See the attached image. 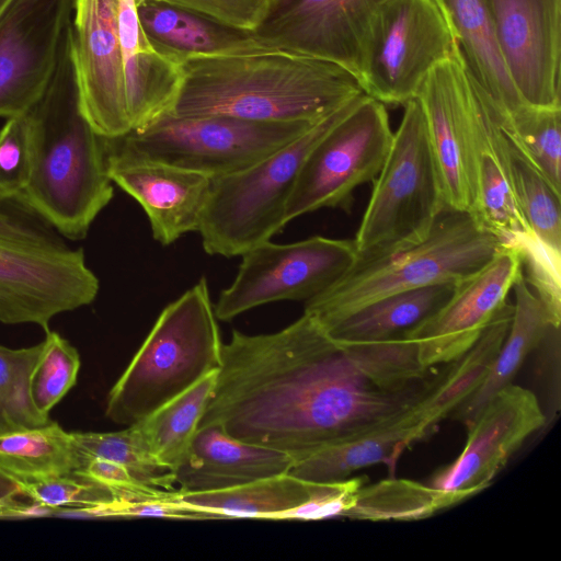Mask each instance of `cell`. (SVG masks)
Returning <instances> with one entry per match:
<instances>
[{
    "label": "cell",
    "mask_w": 561,
    "mask_h": 561,
    "mask_svg": "<svg viewBox=\"0 0 561 561\" xmlns=\"http://www.w3.org/2000/svg\"><path fill=\"white\" fill-rule=\"evenodd\" d=\"M449 367L424 366L408 337L336 340L304 312L274 333L232 332L198 427L218 424L297 460L415 408Z\"/></svg>",
    "instance_id": "6da1fadb"
},
{
    "label": "cell",
    "mask_w": 561,
    "mask_h": 561,
    "mask_svg": "<svg viewBox=\"0 0 561 561\" xmlns=\"http://www.w3.org/2000/svg\"><path fill=\"white\" fill-rule=\"evenodd\" d=\"M176 117L227 115L260 122H317L364 92L345 69L280 49L184 58Z\"/></svg>",
    "instance_id": "7a4b0ae2"
},
{
    "label": "cell",
    "mask_w": 561,
    "mask_h": 561,
    "mask_svg": "<svg viewBox=\"0 0 561 561\" xmlns=\"http://www.w3.org/2000/svg\"><path fill=\"white\" fill-rule=\"evenodd\" d=\"M28 114L32 169L15 201L59 234L83 239L112 201L114 188L106 168V138L80 111L70 35L44 95Z\"/></svg>",
    "instance_id": "3957f363"
},
{
    "label": "cell",
    "mask_w": 561,
    "mask_h": 561,
    "mask_svg": "<svg viewBox=\"0 0 561 561\" xmlns=\"http://www.w3.org/2000/svg\"><path fill=\"white\" fill-rule=\"evenodd\" d=\"M503 241L469 211L446 208L422 242L356 265L337 283L305 302L304 312L325 331L386 296L454 283L483 267Z\"/></svg>",
    "instance_id": "277c9868"
},
{
    "label": "cell",
    "mask_w": 561,
    "mask_h": 561,
    "mask_svg": "<svg viewBox=\"0 0 561 561\" xmlns=\"http://www.w3.org/2000/svg\"><path fill=\"white\" fill-rule=\"evenodd\" d=\"M222 342L201 278L159 314L149 334L114 383L105 415L121 425L139 422L221 366Z\"/></svg>",
    "instance_id": "5b68a950"
},
{
    "label": "cell",
    "mask_w": 561,
    "mask_h": 561,
    "mask_svg": "<svg viewBox=\"0 0 561 561\" xmlns=\"http://www.w3.org/2000/svg\"><path fill=\"white\" fill-rule=\"evenodd\" d=\"M403 107L353 240L358 261L379 259L422 242L446 209L421 104L413 98Z\"/></svg>",
    "instance_id": "8992f818"
},
{
    "label": "cell",
    "mask_w": 561,
    "mask_h": 561,
    "mask_svg": "<svg viewBox=\"0 0 561 561\" xmlns=\"http://www.w3.org/2000/svg\"><path fill=\"white\" fill-rule=\"evenodd\" d=\"M356 96L255 164L211 179L198 229L206 253L241 256L283 230L288 224L287 203L307 156L348 112Z\"/></svg>",
    "instance_id": "52a82bcc"
},
{
    "label": "cell",
    "mask_w": 561,
    "mask_h": 561,
    "mask_svg": "<svg viewBox=\"0 0 561 561\" xmlns=\"http://www.w3.org/2000/svg\"><path fill=\"white\" fill-rule=\"evenodd\" d=\"M317 122L163 115L144 128L106 138V152L122 160L167 164L213 179L255 164Z\"/></svg>",
    "instance_id": "ba28073f"
},
{
    "label": "cell",
    "mask_w": 561,
    "mask_h": 561,
    "mask_svg": "<svg viewBox=\"0 0 561 561\" xmlns=\"http://www.w3.org/2000/svg\"><path fill=\"white\" fill-rule=\"evenodd\" d=\"M393 131L386 105L362 92L307 156L286 207L287 222L321 208H348L378 175Z\"/></svg>",
    "instance_id": "9c48e42d"
},
{
    "label": "cell",
    "mask_w": 561,
    "mask_h": 561,
    "mask_svg": "<svg viewBox=\"0 0 561 561\" xmlns=\"http://www.w3.org/2000/svg\"><path fill=\"white\" fill-rule=\"evenodd\" d=\"M241 256L236 278L214 306L217 320L230 321L274 301L306 302L337 283L358 262L353 240L322 236L286 244L267 240Z\"/></svg>",
    "instance_id": "30bf717a"
},
{
    "label": "cell",
    "mask_w": 561,
    "mask_h": 561,
    "mask_svg": "<svg viewBox=\"0 0 561 561\" xmlns=\"http://www.w3.org/2000/svg\"><path fill=\"white\" fill-rule=\"evenodd\" d=\"M455 45L432 0H386L370 30L359 85L385 105H403Z\"/></svg>",
    "instance_id": "8fae6325"
},
{
    "label": "cell",
    "mask_w": 561,
    "mask_h": 561,
    "mask_svg": "<svg viewBox=\"0 0 561 561\" xmlns=\"http://www.w3.org/2000/svg\"><path fill=\"white\" fill-rule=\"evenodd\" d=\"M99 289L82 249L0 237V322L48 331L54 317L90 305Z\"/></svg>",
    "instance_id": "7c38bea8"
},
{
    "label": "cell",
    "mask_w": 561,
    "mask_h": 561,
    "mask_svg": "<svg viewBox=\"0 0 561 561\" xmlns=\"http://www.w3.org/2000/svg\"><path fill=\"white\" fill-rule=\"evenodd\" d=\"M439 173L446 208L472 213L476 201L473 130L482 94L456 43L416 96Z\"/></svg>",
    "instance_id": "4fadbf2b"
},
{
    "label": "cell",
    "mask_w": 561,
    "mask_h": 561,
    "mask_svg": "<svg viewBox=\"0 0 561 561\" xmlns=\"http://www.w3.org/2000/svg\"><path fill=\"white\" fill-rule=\"evenodd\" d=\"M73 0H12L0 16V117L28 113L68 42Z\"/></svg>",
    "instance_id": "5bb4252c"
},
{
    "label": "cell",
    "mask_w": 561,
    "mask_h": 561,
    "mask_svg": "<svg viewBox=\"0 0 561 561\" xmlns=\"http://www.w3.org/2000/svg\"><path fill=\"white\" fill-rule=\"evenodd\" d=\"M386 0H272L255 31L274 49L339 65L358 82L377 12Z\"/></svg>",
    "instance_id": "9a60e30c"
},
{
    "label": "cell",
    "mask_w": 561,
    "mask_h": 561,
    "mask_svg": "<svg viewBox=\"0 0 561 561\" xmlns=\"http://www.w3.org/2000/svg\"><path fill=\"white\" fill-rule=\"evenodd\" d=\"M70 53L84 118L105 138L129 133L118 0H73Z\"/></svg>",
    "instance_id": "2e32d148"
},
{
    "label": "cell",
    "mask_w": 561,
    "mask_h": 561,
    "mask_svg": "<svg viewBox=\"0 0 561 561\" xmlns=\"http://www.w3.org/2000/svg\"><path fill=\"white\" fill-rule=\"evenodd\" d=\"M546 423L537 396L513 383L497 391L467 425L460 455L428 485L463 501L486 489L526 439Z\"/></svg>",
    "instance_id": "e0dca14e"
},
{
    "label": "cell",
    "mask_w": 561,
    "mask_h": 561,
    "mask_svg": "<svg viewBox=\"0 0 561 561\" xmlns=\"http://www.w3.org/2000/svg\"><path fill=\"white\" fill-rule=\"evenodd\" d=\"M522 273L517 250L503 244L471 276L458 282L446 304L404 337L416 342L424 366H440L462 356L506 306Z\"/></svg>",
    "instance_id": "ac0fdd59"
},
{
    "label": "cell",
    "mask_w": 561,
    "mask_h": 561,
    "mask_svg": "<svg viewBox=\"0 0 561 561\" xmlns=\"http://www.w3.org/2000/svg\"><path fill=\"white\" fill-rule=\"evenodd\" d=\"M107 174L145 210L153 238L169 245L197 231L208 202L211 178L152 162L122 160L106 152Z\"/></svg>",
    "instance_id": "d6986e66"
},
{
    "label": "cell",
    "mask_w": 561,
    "mask_h": 561,
    "mask_svg": "<svg viewBox=\"0 0 561 561\" xmlns=\"http://www.w3.org/2000/svg\"><path fill=\"white\" fill-rule=\"evenodd\" d=\"M451 410L435 389L415 408L355 438L318 449L295 460L291 476L312 482L339 481L374 465H386L394 477L398 459L413 444L431 436Z\"/></svg>",
    "instance_id": "ffe728a7"
},
{
    "label": "cell",
    "mask_w": 561,
    "mask_h": 561,
    "mask_svg": "<svg viewBox=\"0 0 561 561\" xmlns=\"http://www.w3.org/2000/svg\"><path fill=\"white\" fill-rule=\"evenodd\" d=\"M118 34L131 130L171 113L184 81V60L157 49L134 0H118Z\"/></svg>",
    "instance_id": "44dd1931"
},
{
    "label": "cell",
    "mask_w": 561,
    "mask_h": 561,
    "mask_svg": "<svg viewBox=\"0 0 561 561\" xmlns=\"http://www.w3.org/2000/svg\"><path fill=\"white\" fill-rule=\"evenodd\" d=\"M294 462L288 453L237 439L209 424L197 428L174 478L180 492L218 491L288 473Z\"/></svg>",
    "instance_id": "7402d4cb"
},
{
    "label": "cell",
    "mask_w": 561,
    "mask_h": 561,
    "mask_svg": "<svg viewBox=\"0 0 561 561\" xmlns=\"http://www.w3.org/2000/svg\"><path fill=\"white\" fill-rule=\"evenodd\" d=\"M445 19L468 72L488 106L504 127L526 105L502 57L492 0H432Z\"/></svg>",
    "instance_id": "603a6c76"
},
{
    "label": "cell",
    "mask_w": 561,
    "mask_h": 561,
    "mask_svg": "<svg viewBox=\"0 0 561 561\" xmlns=\"http://www.w3.org/2000/svg\"><path fill=\"white\" fill-rule=\"evenodd\" d=\"M476 201L472 215L503 242L530 230L513 188L506 135L482 99L474 130Z\"/></svg>",
    "instance_id": "cb8c5ba5"
},
{
    "label": "cell",
    "mask_w": 561,
    "mask_h": 561,
    "mask_svg": "<svg viewBox=\"0 0 561 561\" xmlns=\"http://www.w3.org/2000/svg\"><path fill=\"white\" fill-rule=\"evenodd\" d=\"M140 24L152 45L184 60L196 54L219 55L264 49L255 32L238 30L164 1L137 7Z\"/></svg>",
    "instance_id": "d4e9b609"
},
{
    "label": "cell",
    "mask_w": 561,
    "mask_h": 561,
    "mask_svg": "<svg viewBox=\"0 0 561 561\" xmlns=\"http://www.w3.org/2000/svg\"><path fill=\"white\" fill-rule=\"evenodd\" d=\"M512 290L515 301L506 336L478 387L451 414L465 426L476 419L497 391L512 383L525 359L548 333L559 330L542 301L527 285L523 271Z\"/></svg>",
    "instance_id": "484cf974"
},
{
    "label": "cell",
    "mask_w": 561,
    "mask_h": 561,
    "mask_svg": "<svg viewBox=\"0 0 561 561\" xmlns=\"http://www.w3.org/2000/svg\"><path fill=\"white\" fill-rule=\"evenodd\" d=\"M455 286L454 283H440L386 296L350 314L327 332L346 342L404 337L446 304Z\"/></svg>",
    "instance_id": "4316f807"
},
{
    "label": "cell",
    "mask_w": 561,
    "mask_h": 561,
    "mask_svg": "<svg viewBox=\"0 0 561 561\" xmlns=\"http://www.w3.org/2000/svg\"><path fill=\"white\" fill-rule=\"evenodd\" d=\"M319 482L283 473L230 489L208 492H180L179 501L210 518L276 519L280 513L308 501Z\"/></svg>",
    "instance_id": "83f0119b"
},
{
    "label": "cell",
    "mask_w": 561,
    "mask_h": 561,
    "mask_svg": "<svg viewBox=\"0 0 561 561\" xmlns=\"http://www.w3.org/2000/svg\"><path fill=\"white\" fill-rule=\"evenodd\" d=\"M82 456L57 422L0 433V469L28 484L77 471Z\"/></svg>",
    "instance_id": "f1b7e54d"
},
{
    "label": "cell",
    "mask_w": 561,
    "mask_h": 561,
    "mask_svg": "<svg viewBox=\"0 0 561 561\" xmlns=\"http://www.w3.org/2000/svg\"><path fill=\"white\" fill-rule=\"evenodd\" d=\"M218 370L136 422L151 455L173 474L183 462L211 397Z\"/></svg>",
    "instance_id": "f546056e"
},
{
    "label": "cell",
    "mask_w": 561,
    "mask_h": 561,
    "mask_svg": "<svg viewBox=\"0 0 561 561\" xmlns=\"http://www.w3.org/2000/svg\"><path fill=\"white\" fill-rule=\"evenodd\" d=\"M506 141L513 188L524 219L541 241L561 251V193L507 136Z\"/></svg>",
    "instance_id": "4dcf8cb0"
},
{
    "label": "cell",
    "mask_w": 561,
    "mask_h": 561,
    "mask_svg": "<svg viewBox=\"0 0 561 561\" xmlns=\"http://www.w3.org/2000/svg\"><path fill=\"white\" fill-rule=\"evenodd\" d=\"M71 435L83 457L119 463L142 484L167 491L176 490L174 474L151 455L135 423L116 432H71Z\"/></svg>",
    "instance_id": "1f68e13d"
},
{
    "label": "cell",
    "mask_w": 561,
    "mask_h": 561,
    "mask_svg": "<svg viewBox=\"0 0 561 561\" xmlns=\"http://www.w3.org/2000/svg\"><path fill=\"white\" fill-rule=\"evenodd\" d=\"M513 144L561 193V105H524L502 127Z\"/></svg>",
    "instance_id": "d6a6232c"
},
{
    "label": "cell",
    "mask_w": 561,
    "mask_h": 561,
    "mask_svg": "<svg viewBox=\"0 0 561 561\" xmlns=\"http://www.w3.org/2000/svg\"><path fill=\"white\" fill-rule=\"evenodd\" d=\"M43 342L31 347L0 345V433L32 428L50 422L34 404L31 377Z\"/></svg>",
    "instance_id": "836d02e7"
},
{
    "label": "cell",
    "mask_w": 561,
    "mask_h": 561,
    "mask_svg": "<svg viewBox=\"0 0 561 561\" xmlns=\"http://www.w3.org/2000/svg\"><path fill=\"white\" fill-rule=\"evenodd\" d=\"M42 342V352L31 377V392L37 410L48 415L76 385L80 356L77 348L57 332L46 331Z\"/></svg>",
    "instance_id": "e575fe53"
},
{
    "label": "cell",
    "mask_w": 561,
    "mask_h": 561,
    "mask_svg": "<svg viewBox=\"0 0 561 561\" xmlns=\"http://www.w3.org/2000/svg\"><path fill=\"white\" fill-rule=\"evenodd\" d=\"M22 485L37 507L88 516L103 517L104 508L117 499L115 490L76 472Z\"/></svg>",
    "instance_id": "d590c367"
},
{
    "label": "cell",
    "mask_w": 561,
    "mask_h": 561,
    "mask_svg": "<svg viewBox=\"0 0 561 561\" xmlns=\"http://www.w3.org/2000/svg\"><path fill=\"white\" fill-rule=\"evenodd\" d=\"M522 261L523 276L547 308L556 329L561 322V251L541 241L531 230L507 240Z\"/></svg>",
    "instance_id": "8d00e7d4"
},
{
    "label": "cell",
    "mask_w": 561,
    "mask_h": 561,
    "mask_svg": "<svg viewBox=\"0 0 561 561\" xmlns=\"http://www.w3.org/2000/svg\"><path fill=\"white\" fill-rule=\"evenodd\" d=\"M32 125L30 114L7 118L0 129V201H15L30 180Z\"/></svg>",
    "instance_id": "74e56055"
},
{
    "label": "cell",
    "mask_w": 561,
    "mask_h": 561,
    "mask_svg": "<svg viewBox=\"0 0 561 561\" xmlns=\"http://www.w3.org/2000/svg\"><path fill=\"white\" fill-rule=\"evenodd\" d=\"M366 482L365 476L319 482L317 491L308 501L280 513L276 519L318 520L335 517L353 519L360 489Z\"/></svg>",
    "instance_id": "f35d334b"
},
{
    "label": "cell",
    "mask_w": 561,
    "mask_h": 561,
    "mask_svg": "<svg viewBox=\"0 0 561 561\" xmlns=\"http://www.w3.org/2000/svg\"><path fill=\"white\" fill-rule=\"evenodd\" d=\"M238 30L255 32L272 0H162Z\"/></svg>",
    "instance_id": "ab89813d"
},
{
    "label": "cell",
    "mask_w": 561,
    "mask_h": 561,
    "mask_svg": "<svg viewBox=\"0 0 561 561\" xmlns=\"http://www.w3.org/2000/svg\"><path fill=\"white\" fill-rule=\"evenodd\" d=\"M44 221L18 201H0V237L23 241H58Z\"/></svg>",
    "instance_id": "60d3db41"
},
{
    "label": "cell",
    "mask_w": 561,
    "mask_h": 561,
    "mask_svg": "<svg viewBox=\"0 0 561 561\" xmlns=\"http://www.w3.org/2000/svg\"><path fill=\"white\" fill-rule=\"evenodd\" d=\"M75 472L115 491L148 493L158 489L140 483L126 467L103 458L82 456L81 466Z\"/></svg>",
    "instance_id": "b9f144b4"
},
{
    "label": "cell",
    "mask_w": 561,
    "mask_h": 561,
    "mask_svg": "<svg viewBox=\"0 0 561 561\" xmlns=\"http://www.w3.org/2000/svg\"><path fill=\"white\" fill-rule=\"evenodd\" d=\"M26 497L23 485L0 469V516L16 515L27 506L20 501Z\"/></svg>",
    "instance_id": "7bdbcfd3"
},
{
    "label": "cell",
    "mask_w": 561,
    "mask_h": 561,
    "mask_svg": "<svg viewBox=\"0 0 561 561\" xmlns=\"http://www.w3.org/2000/svg\"><path fill=\"white\" fill-rule=\"evenodd\" d=\"M135 1V4L136 7H139L146 2H150V1H162V0H134Z\"/></svg>",
    "instance_id": "ee69618b"
},
{
    "label": "cell",
    "mask_w": 561,
    "mask_h": 561,
    "mask_svg": "<svg viewBox=\"0 0 561 561\" xmlns=\"http://www.w3.org/2000/svg\"><path fill=\"white\" fill-rule=\"evenodd\" d=\"M8 0H0V14L3 11Z\"/></svg>",
    "instance_id": "f6af8a7d"
}]
</instances>
